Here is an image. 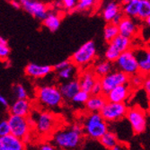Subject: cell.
<instances>
[{
	"instance_id": "cell-1",
	"label": "cell",
	"mask_w": 150,
	"mask_h": 150,
	"mask_svg": "<svg viewBox=\"0 0 150 150\" xmlns=\"http://www.w3.org/2000/svg\"><path fill=\"white\" fill-rule=\"evenodd\" d=\"M83 127L79 124L59 129L53 135L54 146L61 149L76 148L83 140Z\"/></svg>"
},
{
	"instance_id": "cell-2",
	"label": "cell",
	"mask_w": 150,
	"mask_h": 150,
	"mask_svg": "<svg viewBox=\"0 0 150 150\" xmlns=\"http://www.w3.org/2000/svg\"><path fill=\"white\" fill-rule=\"evenodd\" d=\"M108 129L107 121L104 120L100 112H90L84 120L83 131L92 139L99 140Z\"/></svg>"
},
{
	"instance_id": "cell-3",
	"label": "cell",
	"mask_w": 150,
	"mask_h": 150,
	"mask_svg": "<svg viewBox=\"0 0 150 150\" xmlns=\"http://www.w3.org/2000/svg\"><path fill=\"white\" fill-rule=\"evenodd\" d=\"M125 118L128 120L134 134H142L147 127V116L144 109L139 106L128 108Z\"/></svg>"
},
{
	"instance_id": "cell-4",
	"label": "cell",
	"mask_w": 150,
	"mask_h": 150,
	"mask_svg": "<svg viewBox=\"0 0 150 150\" xmlns=\"http://www.w3.org/2000/svg\"><path fill=\"white\" fill-rule=\"evenodd\" d=\"M37 97L40 103L48 108L59 107L63 102L59 88L56 86H40L37 90Z\"/></svg>"
},
{
	"instance_id": "cell-5",
	"label": "cell",
	"mask_w": 150,
	"mask_h": 150,
	"mask_svg": "<svg viewBox=\"0 0 150 150\" xmlns=\"http://www.w3.org/2000/svg\"><path fill=\"white\" fill-rule=\"evenodd\" d=\"M96 57V45L93 40H88L79 47L72 55L71 62L76 67H86Z\"/></svg>"
},
{
	"instance_id": "cell-6",
	"label": "cell",
	"mask_w": 150,
	"mask_h": 150,
	"mask_svg": "<svg viewBox=\"0 0 150 150\" xmlns=\"http://www.w3.org/2000/svg\"><path fill=\"white\" fill-rule=\"evenodd\" d=\"M128 106L125 103L106 102L99 112L107 122H116L125 118Z\"/></svg>"
},
{
	"instance_id": "cell-7",
	"label": "cell",
	"mask_w": 150,
	"mask_h": 150,
	"mask_svg": "<svg viewBox=\"0 0 150 150\" xmlns=\"http://www.w3.org/2000/svg\"><path fill=\"white\" fill-rule=\"evenodd\" d=\"M131 47V40L129 38L118 34L108 44V47L105 50V59L108 61L114 62L119 55Z\"/></svg>"
},
{
	"instance_id": "cell-8",
	"label": "cell",
	"mask_w": 150,
	"mask_h": 150,
	"mask_svg": "<svg viewBox=\"0 0 150 150\" xmlns=\"http://www.w3.org/2000/svg\"><path fill=\"white\" fill-rule=\"evenodd\" d=\"M113 63H115V67L119 70L125 73L129 76L139 72L138 62L134 55L133 50L131 49L121 52Z\"/></svg>"
},
{
	"instance_id": "cell-9",
	"label": "cell",
	"mask_w": 150,
	"mask_h": 150,
	"mask_svg": "<svg viewBox=\"0 0 150 150\" xmlns=\"http://www.w3.org/2000/svg\"><path fill=\"white\" fill-rule=\"evenodd\" d=\"M10 126V133L23 140L28 138L31 130V123L28 117L11 114L7 120Z\"/></svg>"
},
{
	"instance_id": "cell-10",
	"label": "cell",
	"mask_w": 150,
	"mask_h": 150,
	"mask_svg": "<svg viewBox=\"0 0 150 150\" xmlns=\"http://www.w3.org/2000/svg\"><path fill=\"white\" fill-rule=\"evenodd\" d=\"M99 81L102 86V93L105 94L110 90L120 85L128 84L129 76L118 69L115 71H111L107 75L100 77Z\"/></svg>"
},
{
	"instance_id": "cell-11",
	"label": "cell",
	"mask_w": 150,
	"mask_h": 150,
	"mask_svg": "<svg viewBox=\"0 0 150 150\" xmlns=\"http://www.w3.org/2000/svg\"><path fill=\"white\" fill-rule=\"evenodd\" d=\"M58 120L56 117L49 112L39 113L35 121V127L39 134L42 136L50 135L57 127Z\"/></svg>"
},
{
	"instance_id": "cell-12",
	"label": "cell",
	"mask_w": 150,
	"mask_h": 150,
	"mask_svg": "<svg viewBox=\"0 0 150 150\" xmlns=\"http://www.w3.org/2000/svg\"><path fill=\"white\" fill-rule=\"evenodd\" d=\"M21 6L32 16L38 20H43L49 12L47 6L40 0H20Z\"/></svg>"
},
{
	"instance_id": "cell-13",
	"label": "cell",
	"mask_w": 150,
	"mask_h": 150,
	"mask_svg": "<svg viewBox=\"0 0 150 150\" xmlns=\"http://www.w3.org/2000/svg\"><path fill=\"white\" fill-rule=\"evenodd\" d=\"M132 89L128 84L120 85L104 94L106 102L112 103H125L130 96Z\"/></svg>"
},
{
	"instance_id": "cell-14",
	"label": "cell",
	"mask_w": 150,
	"mask_h": 150,
	"mask_svg": "<svg viewBox=\"0 0 150 150\" xmlns=\"http://www.w3.org/2000/svg\"><path fill=\"white\" fill-rule=\"evenodd\" d=\"M139 66V72L143 75H148L150 72V51L146 48L133 50Z\"/></svg>"
},
{
	"instance_id": "cell-15",
	"label": "cell",
	"mask_w": 150,
	"mask_h": 150,
	"mask_svg": "<svg viewBox=\"0 0 150 150\" xmlns=\"http://www.w3.org/2000/svg\"><path fill=\"white\" fill-rule=\"evenodd\" d=\"M24 148V141L12 133L0 137V150H23Z\"/></svg>"
},
{
	"instance_id": "cell-16",
	"label": "cell",
	"mask_w": 150,
	"mask_h": 150,
	"mask_svg": "<svg viewBox=\"0 0 150 150\" xmlns=\"http://www.w3.org/2000/svg\"><path fill=\"white\" fill-rule=\"evenodd\" d=\"M53 71V67L50 65H40L29 63L25 67V75L33 78H43Z\"/></svg>"
},
{
	"instance_id": "cell-17",
	"label": "cell",
	"mask_w": 150,
	"mask_h": 150,
	"mask_svg": "<svg viewBox=\"0 0 150 150\" xmlns=\"http://www.w3.org/2000/svg\"><path fill=\"white\" fill-rule=\"evenodd\" d=\"M119 34L131 39L138 33V27L134 20L129 16H123L120 22L117 24Z\"/></svg>"
},
{
	"instance_id": "cell-18",
	"label": "cell",
	"mask_w": 150,
	"mask_h": 150,
	"mask_svg": "<svg viewBox=\"0 0 150 150\" xmlns=\"http://www.w3.org/2000/svg\"><path fill=\"white\" fill-rule=\"evenodd\" d=\"M31 112V103L26 99H17L10 106V113L23 117H28Z\"/></svg>"
},
{
	"instance_id": "cell-19",
	"label": "cell",
	"mask_w": 150,
	"mask_h": 150,
	"mask_svg": "<svg viewBox=\"0 0 150 150\" xmlns=\"http://www.w3.org/2000/svg\"><path fill=\"white\" fill-rule=\"evenodd\" d=\"M97 80H98V77L95 76V74L93 73L92 69H87L84 71L80 75V77L78 79L80 89L90 93L93 86Z\"/></svg>"
},
{
	"instance_id": "cell-20",
	"label": "cell",
	"mask_w": 150,
	"mask_h": 150,
	"mask_svg": "<svg viewBox=\"0 0 150 150\" xmlns=\"http://www.w3.org/2000/svg\"><path fill=\"white\" fill-rule=\"evenodd\" d=\"M79 90L80 86L77 79H73L69 82H66L59 86V91L62 94V97L66 100H71Z\"/></svg>"
},
{
	"instance_id": "cell-21",
	"label": "cell",
	"mask_w": 150,
	"mask_h": 150,
	"mask_svg": "<svg viewBox=\"0 0 150 150\" xmlns=\"http://www.w3.org/2000/svg\"><path fill=\"white\" fill-rule=\"evenodd\" d=\"M106 99L104 94H90L88 100L86 102V108L90 112H99L105 104Z\"/></svg>"
},
{
	"instance_id": "cell-22",
	"label": "cell",
	"mask_w": 150,
	"mask_h": 150,
	"mask_svg": "<svg viewBox=\"0 0 150 150\" xmlns=\"http://www.w3.org/2000/svg\"><path fill=\"white\" fill-rule=\"evenodd\" d=\"M42 22H43V25L50 32L58 31L61 24L60 16L54 12H48L46 17L42 20Z\"/></svg>"
},
{
	"instance_id": "cell-23",
	"label": "cell",
	"mask_w": 150,
	"mask_h": 150,
	"mask_svg": "<svg viewBox=\"0 0 150 150\" xmlns=\"http://www.w3.org/2000/svg\"><path fill=\"white\" fill-rule=\"evenodd\" d=\"M100 144L106 149H112L120 141L117 135L110 130H107L102 137L99 139Z\"/></svg>"
},
{
	"instance_id": "cell-24",
	"label": "cell",
	"mask_w": 150,
	"mask_h": 150,
	"mask_svg": "<svg viewBox=\"0 0 150 150\" xmlns=\"http://www.w3.org/2000/svg\"><path fill=\"white\" fill-rule=\"evenodd\" d=\"M112 69H113L112 62L108 61V60H102L94 65L93 71L95 74V76L98 78H100L107 75L108 73H110L111 71H112Z\"/></svg>"
},
{
	"instance_id": "cell-25",
	"label": "cell",
	"mask_w": 150,
	"mask_h": 150,
	"mask_svg": "<svg viewBox=\"0 0 150 150\" xmlns=\"http://www.w3.org/2000/svg\"><path fill=\"white\" fill-rule=\"evenodd\" d=\"M120 12H121L120 5L116 2H110L104 6L103 10V17L106 22L110 23L112 18Z\"/></svg>"
},
{
	"instance_id": "cell-26",
	"label": "cell",
	"mask_w": 150,
	"mask_h": 150,
	"mask_svg": "<svg viewBox=\"0 0 150 150\" xmlns=\"http://www.w3.org/2000/svg\"><path fill=\"white\" fill-rule=\"evenodd\" d=\"M139 6V0H130L128 3L123 4L122 7V13L125 16H129L131 18H138Z\"/></svg>"
},
{
	"instance_id": "cell-27",
	"label": "cell",
	"mask_w": 150,
	"mask_h": 150,
	"mask_svg": "<svg viewBox=\"0 0 150 150\" xmlns=\"http://www.w3.org/2000/svg\"><path fill=\"white\" fill-rule=\"evenodd\" d=\"M119 34L118 26L112 23H108L103 30V38L106 42H110Z\"/></svg>"
},
{
	"instance_id": "cell-28",
	"label": "cell",
	"mask_w": 150,
	"mask_h": 150,
	"mask_svg": "<svg viewBox=\"0 0 150 150\" xmlns=\"http://www.w3.org/2000/svg\"><path fill=\"white\" fill-rule=\"evenodd\" d=\"M146 78V76L138 72L134 75H131L129 76V82L128 85L130 86L131 89H139L142 87L143 82Z\"/></svg>"
},
{
	"instance_id": "cell-29",
	"label": "cell",
	"mask_w": 150,
	"mask_h": 150,
	"mask_svg": "<svg viewBox=\"0 0 150 150\" xmlns=\"http://www.w3.org/2000/svg\"><path fill=\"white\" fill-rule=\"evenodd\" d=\"M76 73V66L71 63L69 66H67L65 69L58 71V76L61 80H69L75 76Z\"/></svg>"
},
{
	"instance_id": "cell-30",
	"label": "cell",
	"mask_w": 150,
	"mask_h": 150,
	"mask_svg": "<svg viewBox=\"0 0 150 150\" xmlns=\"http://www.w3.org/2000/svg\"><path fill=\"white\" fill-rule=\"evenodd\" d=\"M148 16H150V0H139L138 18L144 21Z\"/></svg>"
},
{
	"instance_id": "cell-31",
	"label": "cell",
	"mask_w": 150,
	"mask_h": 150,
	"mask_svg": "<svg viewBox=\"0 0 150 150\" xmlns=\"http://www.w3.org/2000/svg\"><path fill=\"white\" fill-rule=\"evenodd\" d=\"M90 96V93L88 92H86L84 90H79L74 96L73 98L71 99L72 103L74 104H77V105H82V104H85L86 102L88 100Z\"/></svg>"
},
{
	"instance_id": "cell-32",
	"label": "cell",
	"mask_w": 150,
	"mask_h": 150,
	"mask_svg": "<svg viewBox=\"0 0 150 150\" xmlns=\"http://www.w3.org/2000/svg\"><path fill=\"white\" fill-rule=\"evenodd\" d=\"M10 55V48L7 40L0 36V60H6Z\"/></svg>"
},
{
	"instance_id": "cell-33",
	"label": "cell",
	"mask_w": 150,
	"mask_h": 150,
	"mask_svg": "<svg viewBox=\"0 0 150 150\" xmlns=\"http://www.w3.org/2000/svg\"><path fill=\"white\" fill-rule=\"evenodd\" d=\"M95 2L96 0H77L76 9L80 12L87 11L94 6Z\"/></svg>"
},
{
	"instance_id": "cell-34",
	"label": "cell",
	"mask_w": 150,
	"mask_h": 150,
	"mask_svg": "<svg viewBox=\"0 0 150 150\" xmlns=\"http://www.w3.org/2000/svg\"><path fill=\"white\" fill-rule=\"evenodd\" d=\"M13 92L16 99H26L28 97V93H27L25 87L22 85H15L13 86Z\"/></svg>"
},
{
	"instance_id": "cell-35",
	"label": "cell",
	"mask_w": 150,
	"mask_h": 150,
	"mask_svg": "<svg viewBox=\"0 0 150 150\" xmlns=\"http://www.w3.org/2000/svg\"><path fill=\"white\" fill-rule=\"evenodd\" d=\"M77 0H61V5L66 10H74L76 9Z\"/></svg>"
},
{
	"instance_id": "cell-36",
	"label": "cell",
	"mask_w": 150,
	"mask_h": 150,
	"mask_svg": "<svg viewBox=\"0 0 150 150\" xmlns=\"http://www.w3.org/2000/svg\"><path fill=\"white\" fill-rule=\"evenodd\" d=\"M10 133V126L7 120L0 121V137Z\"/></svg>"
},
{
	"instance_id": "cell-37",
	"label": "cell",
	"mask_w": 150,
	"mask_h": 150,
	"mask_svg": "<svg viewBox=\"0 0 150 150\" xmlns=\"http://www.w3.org/2000/svg\"><path fill=\"white\" fill-rule=\"evenodd\" d=\"M71 60L70 59H67V60H63V61H60L59 63H57L56 65H54L53 67V70H55V71H59L63 69H65V67H67V66H69L71 64Z\"/></svg>"
},
{
	"instance_id": "cell-38",
	"label": "cell",
	"mask_w": 150,
	"mask_h": 150,
	"mask_svg": "<svg viewBox=\"0 0 150 150\" xmlns=\"http://www.w3.org/2000/svg\"><path fill=\"white\" fill-rule=\"evenodd\" d=\"M90 94H103L102 93V86L99 81V78L93 86V87L90 91Z\"/></svg>"
},
{
	"instance_id": "cell-39",
	"label": "cell",
	"mask_w": 150,
	"mask_h": 150,
	"mask_svg": "<svg viewBox=\"0 0 150 150\" xmlns=\"http://www.w3.org/2000/svg\"><path fill=\"white\" fill-rule=\"evenodd\" d=\"M142 87H143L144 91L146 93V94L149 95V93H150V79L148 77L145 78V80L143 82V85H142Z\"/></svg>"
},
{
	"instance_id": "cell-40",
	"label": "cell",
	"mask_w": 150,
	"mask_h": 150,
	"mask_svg": "<svg viewBox=\"0 0 150 150\" xmlns=\"http://www.w3.org/2000/svg\"><path fill=\"white\" fill-rule=\"evenodd\" d=\"M124 16H123V13H122L121 12H120L119 13H117V15L112 18V20L110 22V23H114V24H118L120 22V20L122 19V17H123Z\"/></svg>"
},
{
	"instance_id": "cell-41",
	"label": "cell",
	"mask_w": 150,
	"mask_h": 150,
	"mask_svg": "<svg viewBox=\"0 0 150 150\" xmlns=\"http://www.w3.org/2000/svg\"><path fill=\"white\" fill-rule=\"evenodd\" d=\"M55 148H56L55 146H53L52 144H50V143H43L40 146V149H42V150H53Z\"/></svg>"
},
{
	"instance_id": "cell-42",
	"label": "cell",
	"mask_w": 150,
	"mask_h": 150,
	"mask_svg": "<svg viewBox=\"0 0 150 150\" xmlns=\"http://www.w3.org/2000/svg\"><path fill=\"white\" fill-rule=\"evenodd\" d=\"M11 6H12L13 8H16V9H20V8H22L20 1H16V0H12V1H11Z\"/></svg>"
},
{
	"instance_id": "cell-43",
	"label": "cell",
	"mask_w": 150,
	"mask_h": 150,
	"mask_svg": "<svg viewBox=\"0 0 150 150\" xmlns=\"http://www.w3.org/2000/svg\"><path fill=\"white\" fill-rule=\"evenodd\" d=\"M0 104H1L2 106H8V102L6 100V98L5 96H3L2 94H0Z\"/></svg>"
},
{
	"instance_id": "cell-44",
	"label": "cell",
	"mask_w": 150,
	"mask_h": 150,
	"mask_svg": "<svg viewBox=\"0 0 150 150\" xmlns=\"http://www.w3.org/2000/svg\"><path fill=\"white\" fill-rule=\"evenodd\" d=\"M144 21H145V23H146V25H147V26H149V25H150V16L146 17Z\"/></svg>"
},
{
	"instance_id": "cell-45",
	"label": "cell",
	"mask_w": 150,
	"mask_h": 150,
	"mask_svg": "<svg viewBox=\"0 0 150 150\" xmlns=\"http://www.w3.org/2000/svg\"><path fill=\"white\" fill-rule=\"evenodd\" d=\"M129 1H130V0H122V3H123V4H126V3H128Z\"/></svg>"
}]
</instances>
